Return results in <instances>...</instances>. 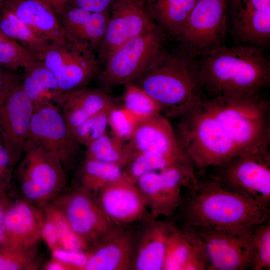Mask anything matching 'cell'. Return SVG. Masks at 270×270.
Wrapping results in <instances>:
<instances>
[{
  "label": "cell",
  "mask_w": 270,
  "mask_h": 270,
  "mask_svg": "<svg viewBox=\"0 0 270 270\" xmlns=\"http://www.w3.org/2000/svg\"><path fill=\"white\" fill-rule=\"evenodd\" d=\"M49 202L88 248L116 226L104 213L96 197L74 183Z\"/></svg>",
  "instance_id": "8fae6325"
},
{
  "label": "cell",
  "mask_w": 270,
  "mask_h": 270,
  "mask_svg": "<svg viewBox=\"0 0 270 270\" xmlns=\"http://www.w3.org/2000/svg\"><path fill=\"white\" fill-rule=\"evenodd\" d=\"M2 5L48 42H59L66 40L57 16L40 0H5Z\"/></svg>",
  "instance_id": "cb8c5ba5"
},
{
  "label": "cell",
  "mask_w": 270,
  "mask_h": 270,
  "mask_svg": "<svg viewBox=\"0 0 270 270\" xmlns=\"http://www.w3.org/2000/svg\"><path fill=\"white\" fill-rule=\"evenodd\" d=\"M38 60H40L32 52L0 32V64L16 72Z\"/></svg>",
  "instance_id": "d590c367"
},
{
  "label": "cell",
  "mask_w": 270,
  "mask_h": 270,
  "mask_svg": "<svg viewBox=\"0 0 270 270\" xmlns=\"http://www.w3.org/2000/svg\"><path fill=\"white\" fill-rule=\"evenodd\" d=\"M96 198L104 213L115 225L122 226L150 216L135 180L124 170L100 191Z\"/></svg>",
  "instance_id": "2e32d148"
},
{
  "label": "cell",
  "mask_w": 270,
  "mask_h": 270,
  "mask_svg": "<svg viewBox=\"0 0 270 270\" xmlns=\"http://www.w3.org/2000/svg\"><path fill=\"white\" fill-rule=\"evenodd\" d=\"M127 142L132 156L155 152L186 156L180 146L174 129L161 113L140 122Z\"/></svg>",
  "instance_id": "603a6c76"
},
{
  "label": "cell",
  "mask_w": 270,
  "mask_h": 270,
  "mask_svg": "<svg viewBox=\"0 0 270 270\" xmlns=\"http://www.w3.org/2000/svg\"><path fill=\"white\" fill-rule=\"evenodd\" d=\"M0 144H2V141L1 133H0Z\"/></svg>",
  "instance_id": "c3c4849f"
},
{
  "label": "cell",
  "mask_w": 270,
  "mask_h": 270,
  "mask_svg": "<svg viewBox=\"0 0 270 270\" xmlns=\"http://www.w3.org/2000/svg\"><path fill=\"white\" fill-rule=\"evenodd\" d=\"M14 179L16 184L14 186L16 188L12 193L38 207L70 186L68 174L58 153L30 138L14 170Z\"/></svg>",
  "instance_id": "5b68a950"
},
{
  "label": "cell",
  "mask_w": 270,
  "mask_h": 270,
  "mask_svg": "<svg viewBox=\"0 0 270 270\" xmlns=\"http://www.w3.org/2000/svg\"><path fill=\"white\" fill-rule=\"evenodd\" d=\"M123 173V168L97 160L84 157L78 166L72 183L96 197L106 185Z\"/></svg>",
  "instance_id": "f1b7e54d"
},
{
  "label": "cell",
  "mask_w": 270,
  "mask_h": 270,
  "mask_svg": "<svg viewBox=\"0 0 270 270\" xmlns=\"http://www.w3.org/2000/svg\"><path fill=\"white\" fill-rule=\"evenodd\" d=\"M21 78L15 72L8 70L0 64V100Z\"/></svg>",
  "instance_id": "ee69618b"
},
{
  "label": "cell",
  "mask_w": 270,
  "mask_h": 270,
  "mask_svg": "<svg viewBox=\"0 0 270 270\" xmlns=\"http://www.w3.org/2000/svg\"><path fill=\"white\" fill-rule=\"evenodd\" d=\"M156 25L166 34L177 38L198 0H145Z\"/></svg>",
  "instance_id": "83f0119b"
},
{
  "label": "cell",
  "mask_w": 270,
  "mask_h": 270,
  "mask_svg": "<svg viewBox=\"0 0 270 270\" xmlns=\"http://www.w3.org/2000/svg\"><path fill=\"white\" fill-rule=\"evenodd\" d=\"M140 121L122 106L114 104L108 114V127L112 134L128 141Z\"/></svg>",
  "instance_id": "74e56055"
},
{
  "label": "cell",
  "mask_w": 270,
  "mask_h": 270,
  "mask_svg": "<svg viewBox=\"0 0 270 270\" xmlns=\"http://www.w3.org/2000/svg\"><path fill=\"white\" fill-rule=\"evenodd\" d=\"M44 222L41 230L42 240L44 242L51 252L57 248H61L54 224L44 214Z\"/></svg>",
  "instance_id": "7bdbcfd3"
},
{
  "label": "cell",
  "mask_w": 270,
  "mask_h": 270,
  "mask_svg": "<svg viewBox=\"0 0 270 270\" xmlns=\"http://www.w3.org/2000/svg\"><path fill=\"white\" fill-rule=\"evenodd\" d=\"M124 86L122 106L140 122L158 114H162L158 104L144 90L133 82Z\"/></svg>",
  "instance_id": "836d02e7"
},
{
  "label": "cell",
  "mask_w": 270,
  "mask_h": 270,
  "mask_svg": "<svg viewBox=\"0 0 270 270\" xmlns=\"http://www.w3.org/2000/svg\"><path fill=\"white\" fill-rule=\"evenodd\" d=\"M110 12H96L69 6L58 16L66 38L98 52L104 38Z\"/></svg>",
  "instance_id": "7402d4cb"
},
{
  "label": "cell",
  "mask_w": 270,
  "mask_h": 270,
  "mask_svg": "<svg viewBox=\"0 0 270 270\" xmlns=\"http://www.w3.org/2000/svg\"><path fill=\"white\" fill-rule=\"evenodd\" d=\"M5 0H0V6L4 2Z\"/></svg>",
  "instance_id": "681fc988"
},
{
  "label": "cell",
  "mask_w": 270,
  "mask_h": 270,
  "mask_svg": "<svg viewBox=\"0 0 270 270\" xmlns=\"http://www.w3.org/2000/svg\"><path fill=\"white\" fill-rule=\"evenodd\" d=\"M191 164L184 156L163 154L155 152H144L132 154L124 172L135 180L147 172L158 171L170 166Z\"/></svg>",
  "instance_id": "1f68e13d"
},
{
  "label": "cell",
  "mask_w": 270,
  "mask_h": 270,
  "mask_svg": "<svg viewBox=\"0 0 270 270\" xmlns=\"http://www.w3.org/2000/svg\"><path fill=\"white\" fill-rule=\"evenodd\" d=\"M115 104L107 91L86 86L65 94L59 108L72 132L90 116Z\"/></svg>",
  "instance_id": "484cf974"
},
{
  "label": "cell",
  "mask_w": 270,
  "mask_h": 270,
  "mask_svg": "<svg viewBox=\"0 0 270 270\" xmlns=\"http://www.w3.org/2000/svg\"><path fill=\"white\" fill-rule=\"evenodd\" d=\"M254 255L253 270L270 269V222L256 226L252 234Z\"/></svg>",
  "instance_id": "f35d334b"
},
{
  "label": "cell",
  "mask_w": 270,
  "mask_h": 270,
  "mask_svg": "<svg viewBox=\"0 0 270 270\" xmlns=\"http://www.w3.org/2000/svg\"><path fill=\"white\" fill-rule=\"evenodd\" d=\"M134 84L147 93L166 118H180L200 106L204 94L196 62L166 52Z\"/></svg>",
  "instance_id": "3957f363"
},
{
  "label": "cell",
  "mask_w": 270,
  "mask_h": 270,
  "mask_svg": "<svg viewBox=\"0 0 270 270\" xmlns=\"http://www.w3.org/2000/svg\"><path fill=\"white\" fill-rule=\"evenodd\" d=\"M112 106L90 116L72 130L74 139L80 145L86 148L108 132V114Z\"/></svg>",
  "instance_id": "8d00e7d4"
},
{
  "label": "cell",
  "mask_w": 270,
  "mask_h": 270,
  "mask_svg": "<svg viewBox=\"0 0 270 270\" xmlns=\"http://www.w3.org/2000/svg\"><path fill=\"white\" fill-rule=\"evenodd\" d=\"M0 32L32 52L40 60L52 43L37 34L9 9L0 6Z\"/></svg>",
  "instance_id": "f546056e"
},
{
  "label": "cell",
  "mask_w": 270,
  "mask_h": 270,
  "mask_svg": "<svg viewBox=\"0 0 270 270\" xmlns=\"http://www.w3.org/2000/svg\"><path fill=\"white\" fill-rule=\"evenodd\" d=\"M115 226L91 244L84 270L132 269L135 243L131 232Z\"/></svg>",
  "instance_id": "ac0fdd59"
},
{
  "label": "cell",
  "mask_w": 270,
  "mask_h": 270,
  "mask_svg": "<svg viewBox=\"0 0 270 270\" xmlns=\"http://www.w3.org/2000/svg\"><path fill=\"white\" fill-rule=\"evenodd\" d=\"M164 33L160 28L125 42L103 64L96 76L101 88L107 91L132 82L165 52Z\"/></svg>",
  "instance_id": "52a82bcc"
},
{
  "label": "cell",
  "mask_w": 270,
  "mask_h": 270,
  "mask_svg": "<svg viewBox=\"0 0 270 270\" xmlns=\"http://www.w3.org/2000/svg\"><path fill=\"white\" fill-rule=\"evenodd\" d=\"M212 168L210 176L252 202L270 208V152L239 154Z\"/></svg>",
  "instance_id": "30bf717a"
},
{
  "label": "cell",
  "mask_w": 270,
  "mask_h": 270,
  "mask_svg": "<svg viewBox=\"0 0 270 270\" xmlns=\"http://www.w3.org/2000/svg\"><path fill=\"white\" fill-rule=\"evenodd\" d=\"M48 5L58 16L68 6L71 0H40Z\"/></svg>",
  "instance_id": "bcb514c9"
},
{
  "label": "cell",
  "mask_w": 270,
  "mask_h": 270,
  "mask_svg": "<svg viewBox=\"0 0 270 270\" xmlns=\"http://www.w3.org/2000/svg\"><path fill=\"white\" fill-rule=\"evenodd\" d=\"M201 105L218 121L240 154L270 152V104L260 94L206 98Z\"/></svg>",
  "instance_id": "277c9868"
},
{
  "label": "cell",
  "mask_w": 270,
  "mask_h": 270,
  "mask_svg": "<svg viewBox=\"0 0 270 270\" xmlns=\"http://www.w3.org/2000/svg\"><path fill=\"white\" fill-rule=\"evenodd\" d=\"M228 16L236 38L258 47L270 39V0H228Z\"/></svg>",
  "instance_id": "e0dca14e"
},
{
  "label": "cell",
  "mask_w": 270,
  "mask_h": 270,
  "mask_svg": "<svg viewBox=\"0 0 270 270\" xmlns=\"http://www.w3.org/2000/svg\"><path fill=\"white\" fill-rule=\"evenodd\" d=\"M172 223L150 218L136 246L132 269L162 270L167 241L174 228Z\"/></svg>",
  "instance_id": "d4e9b609"
},
{
  "label": "cell",
  "mask_w": 270,
  "mask_h": 270,
  "mask_svg": "<svg viewBox=\"0 0 270 270\" xmlns=\"http://www.w3.org/2000/svg\"><path fill=\"white\" fill-rule=\"evenodd\" d=\"M52 256L63 262L71 270H84L88 260L86 252L57 248L51 252Z\"/></svg>",
  "instance_id": "ab89813d"
},
{
  "label": "cell",
  "mask_w": 270,
  "mask_h": 270,
  "mask_svg": "<svg viewBox=\"0 0 270 270\" xmlns=\"http://www.w3.org/2000/svg\"><path fill=\"white\" fill-rule=\"evenodd\" d=\"M84 156L124 168L132 156L127 141L108 132L86 148Z\"/></svg>",
  "instance_id": "4dcf8cb0"
},
{
  "label": "cell",
  "mask_w": 270,
  "mask_h": 270,
  "mask_svg": "<svg viewBox=\"0 0 270 270\" xmlns=\"http://www.w3.org/2000/svg\"><path fill=\"white\" fill-rule=\"evenodd\" d=\"M23 69L21 86L34 108L44 106L60 108L65 94L44 62L35 60Z\"/></svg>",
  "instance_id": "4316f807"
},
{
  "label": "cell",
  "mask_w": 270,
  "mask_h": 270,
  "mask_svg": "<svg viewBox=\"0 0 270 270\" xmlns=\"http://www.w3.org/2000/svg\"><path fill=\"white\" fill-rule=\"evenodd\" d=\"M12 194L13 198L4 218V240L2 245L16 247L39 244L44 219L42 209Z\"/></svg>",
  "instance_id": "d6986e66"
},
{
  "label": "cell",
  "mask_w": 270,
  "mask_h": 270,
  "mask_svg": "<svg viewBox=\"0 0 270 270\" xmlns=\"http://www.w3.org/2000/svg\"><path fill=\"white\" fill-rule=\"evenodd\" d=\"M41 61L53 74L64 94L87 86L101 70L93 50L66 38L50 43Z\"/></svg>",
  "instance_id": "9c48e42d"
},
{
  "label": "cell",
  "mask_w": 270,
  "mask_h": 270,
  "mask_svg": "<svg viewBox=\"0 0 270 270\" xmlns=\"http://www.w3.org/2000/svg\"><path fill=\"white\" fill-rule=\"evenodd\" d=\"M16 165L2 144H0V190H9L13 180Z\"/></svg>",
  "instance_id": "60d3db41"
},
{
  "label": "cell",
  "mask_w": 270,
  "mask_h": 270,
  "mask_svg": "<svg viewBox=\"0 0 270 270\" xmlns=\"http://www.w3.org/2000/svg\"><path fill=\"white\" fill-rule=\"evenodd\" d=\"M13 197L9 190H0V246L4 240V222L6 211Z\"/></svg>",
  "instance_id": "f6af8a7d"
},
{
  "label": "cell",
  "mask_w": 270,
  "mask_h": 270,
  "mask_svg": "<svg viewBox=\"0 0 270 270\" xmlns=\"http://www.w3.org/2000/svg\"><path fill=\"white\" fill-rule=\"evenodd\" d=\"M118 0H71L69 6H76L81 8L96 12H110Z\"/></svg>",
  "instance_id": "b9f144b4"
},
{
  "label": "cell",
  "mask_w": 270,
  "mask_h": 270,
  "mask_svg": "<svg viewBox=\"0 0 270 270\" xmlns=\"http://www.w3.org/2000/svg\"><path fill=\"white\" fill-rule=\"evenodd\" d=\"M159 172L160 179L152 193V219L172 216L182 204L183 188L188 190L197 179L194 168L190 164L170 166Z\"/></svg>",
  "instance_id": "44dd1931"
},
{
  "label": "cell",
  "mask_w": 270,
  "mask_h": 270,
  "mask_svg": "<svg viewBox=\"0 0 270 270\" xmlns=\"http://www.w3.org/2000/svg\"><path fill=\"white\" fill-rule=\"evenodd\" d=\"M158 28L145 0H118L110 11L105 34L97 52L100 65L125 42Z\"/></svg>",
  "instance_id": "4fadbf2b"
},
{
  "label": "cell",
  "mask_w": 270,
  "mask_h": 270,
  "mask_svg": "<svg viewBox=\"0 0 270 270\" xmlns=\"http://www.w3.org/2000/svg\"><path fill=\"white\" fill-rule=\"evenodd\" d=\"M42 270H71L68 265L63 262L52 258L45 263H44Z\"/></svg>",
  "instance_id": "7dc6e473"
},
{
  "label": "cell",
  "mask_w": 270,
  "mask_h": 270,
  "mask_svg": "<svg viewBox=\"0 0 270 270\" xmlns=\"http://www.w3.org/2000/svg\"><path fill=\"white\" fill-rule=\"evenodd\" d=\"M30 138L54 150L68 174L77 167L82 146L74 139L58 107L34 108Z\"/></svg>",
  "instance_id": "5bb4252c"
},
{
  "label": "cell",
  "mask_w": 270,
  "mask_h": 270,
  "mask_svg": "<svg viewBox=\"0 0 270 270\" xmlns=\"http://www.w3.org/2000/svg\"><path fill=\"white\" fill-rule=\"evenodd\" d=\"M179 118L174 130L180 146L199 171L240 154L218 121L202 105Z\"/></svg>",
  "instance_id": "8992f818"
},
{
  "label": "cell",
  "mask_w": 270,
  "mask_h": 270,
  "mask_svg": "<svg viewBox=\"0 0 270 270\" xmlns=\"http://www.w3.org/2000/svg\"><path fill=\"white\" fill-rule=\"evenodd\" d=\"M44 263L38 244L28 246H0V270H34Z\"/></svg>",
  "instance_id": "d6a6232c"
},
{
  "label": "cell",
  "mask_w": 270,
  "mask_h": 270,
  "mask_svg": "<svg viewBox=\"0 0 270 270\" xmlns=\"http://www.w3.org/2000/svg\"><path fill=\"white\" fill-rule=\"evenodd\" d=\"M40 208L44 216L54 224L61 248L86 252V244L78 236L62 213L50 202L46 203Z\"/></svg>",
  "instance_id": "e575fe53"
},
{
  "label": "cell",
  "mask_w": 270,
  "mask_h": 270,
  "mask_svg": "<svg viewBox=\"0 0 270 270\" xmlns=\"http://www.w3.org/2000/svg\"><path fill=\"white\" fill-rule=\"evenodd\" d=\"M20 82L21 79L0 100V132L2 144L16 166L30 137L34 110V106L24 92Z\"/></svg>",
  "instance_id": "9a60e30c"
},
{
  "label": "cell",
  "mask_w": 270,
  "mask_h": 270,
  "mask_svg": "<svg viewBox=\"0 0 270 270\" xmlns=\"http://www.w3.org/2000/svg\"><path fill=\"white\" fill-rule=\"evenodd\" d=\"M180 208L184 225L215 230H250L270 220L260 206L210 176L197 178Z\"/></svg>",
  "instance_id": "7a4b0ae2"
},
{
  "label": "cell",
  "mask_w": 270,
  "mask_h": 270,
  "mask_svg": "<svg viewBox=\"0 0 270 270\" xmlns=\"http://www.w3.org/2000/svg\"><path fill=\"white\" fill-rule=\"evenodd\" d=\"M190 227L204 244L210 262L208 270H252L254 255L252 234L255 228L250 230H215Z\"/></svg>",
  "instance_id": "7c38bea8"
},
{
  "label": "cell",
  "mask_w": 270,
  "mask_h": 270,
  "mask_svg": "<svg viewBox=\"0 0 270 270\" xmlns=\"http://www.w3.org/2000/svg\"><path fill=\"white\" fill-rule=\"evenodd\" d=\"M228 4V0H198L177 38L183 56L194 60L224 44Z\"/></svg>",
  "instance_id": "ba28073f"
},
{
  "label": "cell",
  "mask_w": 270,
  "mask_h": 270,
  "mask_svg": "<svg viewBox=\"0 0 270 270\" xmlns=\"http://www.w3.org/2000/svg\"><path fill=\"white\" fill-rule=\"evenodd\" d=\"M196 64L204 98L256 94L270 84V63L260 47L224 44Z\"/></svg>",
  "instance_id": "6da1fadb"
},
{
  "label": "cell",
  "mask_w": 270,
  "mask_h": 270,
  "mask_svg": "<svg viewBox=\"0 0 270 270\" xmlns=\"http://www.w3.org/2000/svg\"><path fill=\"white\" fill-rule=\"evenodd\" d=\"M204 244L194 230L183 225L174 226L166 246L162 270H208Z\"/></svg>",
  "instance_id": "ffe728a7"
}]
</instances>
